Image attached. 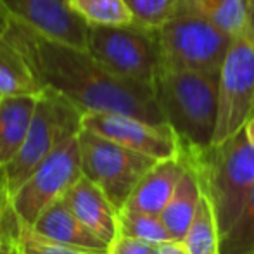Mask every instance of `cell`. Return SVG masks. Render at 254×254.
<instances>
[{
    "label": "cell",
    "mask_w": 254,
    "mask_h": 254,
    "mask_svg": "<svg viewBox=\"0 0 254 254\" xmlns=\"http://www.w3.org/2000/svg\"><path fill=\"white\" fill-rule=\"evenodd\" d=\"M7 33L33 67L42 88L63 94L83 113H120L168 123L154 87L118 76L87 49L44 37L16 17Z\"/></svg>",
    "instance_id": "obj_1"
},
{
    "label": "cell",
    "mask_w": 254,
    "mask_h": 254,
    "mask_svg": "<svg viewBox=\"0 0 254 254\" xmlns=\"http://www.w3.org/2000/svg\"><path fill=\"white\" fill-rule=\"evenodd\" d=\"M211 202L220 237L230 228L254 190V144L244 130L204 149L180 147Z\"/></svg>",
    "instance_id": "obj_2"
},
{
    "label": "cell",
    "mask_w": 254,
    "mask_h": 254,
    "mask_svg": "<svg viewBox=\"0 0 254 254\" xmlns=\"http://www.w3.org/2000/svg\"><path fill=\"white\" fill-rule=\"evenodd\" d=\"M220 73L161 69L154 85L166 121L184 147L204 149L213 144L218 118Z\"/></svg>",
    "instance_id": "obj_3"
},
{
    "label": "cell",
    "mask_w": 254,
    "mask_h": 254,
    "mask_svg": "<svg viewBox=\"0 0 254 254\" xmlns=\"http://www.w3.org/2000/svg\"><path fill=\"white\" fill-rule=\"evenodd\" d=\"M81 128L83 111L59 92L49 87L42 88L23 147L2 168L0 180L3 194L10 197L49 154L66 140L76 137Z\"/></svg>",
    "instance_id": "obj_4"
},
{
    "label": "cell",
    "mask_w": 254,
    "mask_h": 254,
    "mask_svg": "<svg viewBox=\"0 0 254 254\" xmlns=\"http://www.w3.org/2000/svg\"><path fill=\"white\" fill-rule=\"evenodd\" d=\"M161 69L220 73L234 37L221 31L190 7L157 30Z\"/></svg>",
    "instance_id": "obj_5"
},
{
    "label": "cell",
    "mask_w": 254,
    "mask_h": 254,
    "mask_svg": "<svg viewBox=\"0 0 254 254\" xmlns=\"http://www.w3.org/2000/svg\"><path fill=\"white\" fill-rule=\"evenodd\" d=\"M87 51L118 76L156 85L161 71L157 30L138 23L121 26L88 24Z\"/></svg>",
    "instance_id": "obj_6"
},
{
    "label": "cell",
    "mask_w": 254,
    "mask_h": 254,
    "mask_svg": "<svg viewBox=\"0 0 254 254\" xmlns=\"http://www.w3.org/2000/svg\"><path fill=\"white\" fill-rule=\"evenodd\" d=\"M78 142L83 177L97 184L118 211L123 209L138 182L157 163L151 156L131 151L87 128H81Z\"/></svg>",
    "instance_id": "obj_7"
},
{
    "label": "cell",
    "mask_w": 254,
    "mask_h": 254,
    "mask_svg": "<svg viewBox=\"0 0 254 254\" xmlns=\"http://www.w3.org/2000/svg\"><path fill=\"white\" fill-rule=\"evenodd\" d=\"M254 114V31L235 37L218 80V118L213 144L244 130Z\"/></svg>",
    "instance_id": "obj_8"
},
{
    "label": "cell",
    "mask_w": 254,
    "mask_h": 254,
    "mask_svg": "<svg viewBox=\"0 0 254 254\" xmlns=\"http://www.w3.org/2000/svg\"><path fill=\"white\" fill-rule=\"evenodd\" d=\"M81 156L78 135L49 154L16 189L9 204L19 221L31 227L42 213L64 197L81 177Z\"/></svg>",
    "instance_id": "obj_9"
},
{
    "label": "cell",
    "mask_w": 254,
    "mask_h": 254,
    "mask_svg": "<svg viewBox=\"0 0 254 254\" xmlns=\"http://www.w3.org/2000/svg\"><path fill=\"white\" fill-rule=\"evenodd\" d=\"M83 128L157 161L180 154V138L170 123H151L120 113H83Z\"/></svg>",
    "instance_id": "obj_10"
},
{
    "label": "cell",
    "mask_w": 254,
    "mask_h": 254,
    "mask_svg": "<svg viewBox=\"0 0 254 254\" xmlns=\"http://www.w3.org/2000/svg\"><path fill=\"white\" fill-rule=\"evenodd\" d=\"M12 17L44 37L87 49L88 23L69 5V0H3Z\"/></svg>",
    "instance_id": "obj_11"
},
{
    "label": "cell",
    "mask_w": 254,
    "mask_h": 254,
    "mask_svg": "<svg viewBox=\"0 0 254 254\" xmlns=\"http://www.w3.org/2000/svg\"><path fill=\"white\" fill-rule=\"evenodd\" d=\"M63 199L74 216L106 244H111L120 234V211L106 192L87 177L81 175Z\"/></svg>",
    "instance_id": "obj_12"
},
{
    "label": "cell",
    "mask_w": 254,
    "mask_h": 254,
    "mask_svg": "<svg viewBox=\"0 0 254 254\" xmlns=\"http://www.w3.org/2000/svg\"><path fill=\"white\" fill-rule=\"evenodd\" d=\"M31 228L38 235L57 242V244L92 254H107L109 244H106L87 225L81 223L74 216L73 211L67 207L64 199H59L51 207H47L38 216V220L31 225Z\"/></svg>",
    "instance_id": "obj_13"
},
{
    "label": "cell",
    "mask_w": 254,
    "mask_h": 254,
    "mask_svg": "<svg viewBox=\"0 0 254 254\" xmlns=\"http://www.w3.org/2000/svg\"><path fill=\"white\" fill-rule=\"evenodd\" d=\"M185 168H187V163L182 154H178L177 157H170V159L157 161L138 182L123 209L142 211V213L161 216Z\"/></svg>",
    "instance_id": "obj_14"
},
{
    "label": "cell",
    "mask_w": 254,
    "mask_h": 254,
    "mask_svg": "<svg viewBox=\"0 0 254 254\" xmlns=\"http://www.w3.org/2000/svg\"><path fill=\"white\" fill-rule=\"evenodd\" d=\"M38 94L7 95L0 99V166H5L23 147L30 130Z\"/></svg>",
    "instance_id": "obj_15"
},
{
    "label": "cell",
    "mask_w": 254,
    "mask_h": 254,
    "mask_svg": "<svg viewBox=\"0 0 254 254\" xmlns=\"http://www.w3.org/2000/svg\"><path fill=\"white\" fill-rule=\"evenodd\" d=\"M201 199L202 190L201 185H199L197 175L194 173V170L187 163V168H185L184 175L178 180L177 189H175L170 202L166 204V207L161 213V220L164 221L168 232H170V235L173 239H180L182 241L185 237L195 213H197Z\"/></svg>",
    "instance_id": "obj_16"
},
{
    "label": "cell",
    "mask_w": 254,
    "mask_h": 254,
    "mask_svg": "<svg viewBox=\"0 0 254 254\" xmlns=\"http://www.w3.org/2000/svg\"><path fill=\"white\" fill-rule=\"evenodd\" d=\"M42 85L33 67L9 33L0 37V97L40 94Z\"/></svg>",
    "instance_id": "obj_17"
},
{
    "label": "cell",
    "mask_w": 254,
    "mask_h": 254,
    "mask_svg": "<svg viewBox=\"0 0 254 254\" xmlns=\"http://www.w3.org/2000/svg\"><path fill=\"white\" fill-rule=\"evenodd\" d=\"M185 5L234 38L254 31L249 0H185Z\"/></svg>",
    "instance_id": "obj_18"
},
{
    "label": "cell",
    "mask_w": 254,
    "mask_h": 254,
    "mask_svg": "<svg viewBox=\"0 0 254 254\" xmlns=\"http://www.w3.org/2000/svg\"><path fill=\"white\" fill-rule=\"evenodd\" d=\"M182 241L187 246L189 254H220V228L211 202L204 194L197 213Z\"/></svg>",
    "instance_id": "obj_19"
},
{
    "label": "cell",
    "mask_w": 254,
    "mask_h": 254,
    "mask_svg": "<svg viewBox=\"0 0 254 254\" xmlns=\"http://www.w3.org/2000/svg\"><path fill=\"white\" fill-rule=\"evenodd\" d=\"M69 5L88 24L121 26L133 23V14L125 0H69Z\"/></svg>",
    "instance_id": "obj_20"
},
{
    "label": "cell",
    "mask_w": 254,
    "mask_h": 254,
    "mask_svg": "<svg viewBox=\"0 0 254 254\" xmlns=\"http://www.w3.org/2000/svg\"><path fill=\"white\" fill-rule=\"evenodd\" d=\"M220 254H254V190L230 228L220 237Z\"/></svg>",
    "instance_id": "obj_21"
},
{
    "label": "cell",
    "mask_w": 254,
    "mask_h": 254,
    "mask_svg": "<svg viewBox=\"0 0 254 254\" xmlns=\"http://www.w3.org/2000/svg\"><path fill=\"white\" fill-rule=\"evenodd\" d=\"M120 234L142 239V241L154 246L173 239L168 232L164 221L161 220V216L133 209L120 211Z\"/></svg>",
    "instance_id": "obj_22"
},
{
    "label": "cell",
    "mask_w": 254,
    "mask_h": 254,
    "mask_svg": "<svg viewBox=\"0 0 254 254\" xmlns=\"http://www.w3.org/2000/svg\"><path fill=\"white\" fill-rule=\"evenodd\" d=\"M133 14V21L142 26L159 30L173 19L185 5V0H125Z\"/></svg>",
    "instance_id": "obj_23"
},
{
    "label": "cell",
    "mask_w": 254,
    "mask_h": 254,
    "mask_svg": "<svg viewBox=\"0 0 254 254\" xmlns=\"http://www.w3.org/2000/svg\"><path fill=\"white\" fill-rule=\"evenodd\" d=\"M17 244L21 254H92L87 251L67 248V246L57 244L54 241L38 235L31 227L19 221V232H17Z\"/></svg>",
    "instance_id": "obj_24"
},
{
    "label": "cell",
    "mask_w": 254,
    "mask_h": 254,
    "mask_svg": "<svg viewBox=\"0 0 254 254\" xmlns=\"http://www.w3.org/2000/svg\"><path fill=\"white\" fill-rule=\"evenodd\" d=\"M152 246L142 239L118 234L116 239L107 246V254H151Z\"/></svg>",
    "instance_id": "obj_25"
},
{
    "label": "cell",
    "mask_w": 254,
    "mask_h": 254,
    "mask_svg": "<svg viewBox=\"0 0 254 254\" xmlns=\"http://www.w3.org/2000/svg\"><path fill=\"white\" fill-rule=\"evenodd\" d=\"M159 248V254H189L187 246L180 239H170V241L157 244Z\"/></svg>",
    "instance_id": "obj_26"
},
{
    "label": "cell",
    "mask_w": 254,
    "mask_h": 254,
    "mask_svg": "<svg viewBox=\"0 0 254 254\" xmlns=\"http://www.w3.org/2000/svg\"><path fill=\"white\" fill-rule=\"evenodd\" d=\"M10 23H12V14L9 12L5 2L0 0V37L7 33V30L10 28Z\"/></svg>",
    "instance_id": "obj_27"
},
{
    "label": "cell",
    "mask_w": 254,
    "mask_h": 254,
    "mask_svg": "<svg viewBox=\"0 0 254 254\" xmlns=\"http://www.w3.org/2000/svg\"><path fill=\"white\" fill-rule=\"evenodd\" d=\"M244 131H246V135H248V138L254 144V114L251 118H249V121L246 123V127H244Z\"/></svg>",
    "instance_id": "obj_28"
},
{
    "label": "cell",
    "mask_w": 254,
    "mask_h": 254,
    "mask_svg": "<svg viewBox=\"0 0 254 254\" xmlns=\"http://www.w3.org/2000/svg\"><path fill=\"white\" fill-rule=\"evenodd\" d=\"M0 175H2V166H0ZM0 195H2V197H7L5 194H3V190H2V180H0ZM9 199V197H7Z\"/></svg>",
    "instance_id": "obj_29"
},
{
    "label": "cell",
    "mask_w": 254,
    "mask_h": 254,
    "mask_svg": "<svg viewBox=\"0 0 254 254\" xmlns=\"http://www.w3.org/2000/svg\"><path fill=\"white\" fill-rule=\"evenodd\" d=\"M151 254H159V248H157V246H152Z\"/></svg>",
    "instance_id": "obj_30"
},
{
    "label": "cell",
    "mask_w": 254,
    "mask_h": 254,
    "mask_svg": "<svg viewBox=\"0 0 254 254\" xmlns=\"http://www.w3.org/2000/svg\"><path fill=\"white\" fill-rule=\"evenodd\" d=\"M0 99H2V97H0Z\"/></svg>",
    "instance_id": "obj_31"
}]
</instances>
